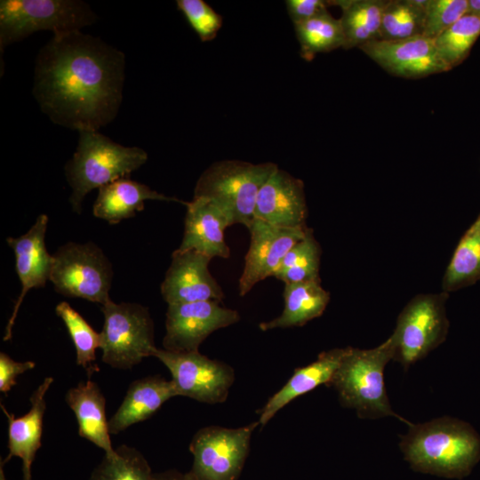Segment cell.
<instances>
[{
    "mask_svg": "<svg viewBox=\"0 0 480 480\" xmlns=\"http://www.w3.org/2000/svg\"><path fill=\"white\" fill-rule=\"evenodd\" d=\"M124 79V53L77 30L54 34L41 47L32 93L52 123L99 131L117 116Z\"/></svg>",
    "mask_w": 480,
    "mask_h": 480,
    "instance_id": "obj_1",
    "label": "cell"
},
{
    "mask_svg": "<svg viewBox=\"0 0 480 480\" xmlns=\"http://www.w3.org/2000/svg\"><path fill=\"white\" fill-rule=\"evenodd\" d=\"M399 446L412 469L444 477H463L480 457L475 433L449 417L410 425Z\"/></svg>",
    "mask_w": 480,
    "mask_h": 480,
    "instance_id": "obj_2",
    "label": "cell"
},
{
    "mask_svg": "<svg viewBox=\"0 0 480 480\" xmlns=\"http://www.w3.org/2000/svg\"><path fill=\"white\" fill-rule=\"evenodd\" d=\"M395 345L390 336L380 345L360 349L346 348V353L329 386L335 388L340 404L355 409L361 419L393 416L412 425L391 408L384 383V368L393 360Z\"/></svg>",
    "mask_w": 480,
    "mask_h": 480,
    "instance_id": "obj_3",
    "label": "cell"
},
{
    "mask_svg": "<svg viewBox=\"0 0 480 480\" xmlns=\"http://www.w3.org/2000/svg\"><path fill=\"white\" fill-rule=\"evenodd\" d=\"M75 153L65 166L72 192L73 211L80 212L85 196L139 169L148 160V153L139 147H125L98 131H81Z\"/></svg>",
    "mask_w": 480,
    "mask_h": 480,
    "instance_id": "obj_4",
    "label": "cell"
},
{
    "mask_svg": "<svg viewBox=\"0 0 480 480\" xmlns=\"http://www.w3.org/2000/svg\"><path fill=\"white\" fill-rule=\"evenodd\" d=\"M277 168L272 162H215L197 180L194 197L212 202L226 216L229 226L242 224L248 228L255 219L258 193Z\"/></svg>",
    "mask_w": 480,
    "mask_h": 480,
    "instance_id": "obj_5",
    "label": "cell"
},
{
    "mask_svg": "<svg viewBox=\"0 0 480 480\" xmlns=\"http://www.w3.org/2000/svg\"><path fill=\"white\" fill-rule=\"evenodd\" d=\"M98 20L82 0H1L0 52L35 32L54 34L81 30Z\"/></svg>",
    "mask_w": 480,
    "mask_h": 480,
    "instance_id": "obj_6",
    "label": "cell"
},
{
    "mask_svg": "<svg viewBox=\"0 0 480 480\" xmlns=\"http://www.w3.org/2000/svg\"><path fill=\"white\" fill-rule=\"evenodd\" d=\"M104 323L100 333L102 361L116 369L127 370L153 356L154 323L148 308L112 300L101 308Z\"/></svg>",
    "mask_w": 480,
    "mask_h": 480,
    "instance_id": "obj_7",
    "label": "cell"
},
{
    "mask_svg": "<svg viewBox=\"0 0 480 480\" xmlns=\"http://www.w3.org/2000/svg\"><path fill=\"white\" fill-rule=\"evenodd\" d=\"M447 299L448 293L444 292L418 294L398 315L391 334L395 345L393 360L404 370L445 340L449 329Z\"/></svg>",
    "mask_w": 480,
    "mask_h": 480,
    "instance_id": "obj_8",
    "label": "cell"
},
{
    "mask_svg": "<svg viewBox=\"0 0 480 480\" xmlns=\"http://www.w3.org/2000/svg\"><path fill=\"white\" fill-rule=\"evenodd\" d=\"M112 265L92 242H69L53 254L50 276L54 289L69 298H80L102 306L111 300Z\"/></svg>",
    "mask_w": 480,
    "mask_h": 480,
    "instance_id": "obj_9",
    "label": "cell"
},
{
    "mask_svg": "<svg viewBox=\"0 0 480 480\" xmlns=\"http://www.w3.org/2000/svg\"><path fill=\"white\" fill-rule=\"evenodd\" d=\"M259 421L228 428L208 426L193 436L189 451L192 474L198 480H236L247 458L252 435Z\"/></svg>",
    "mask_w": 480,
    "mask_h": 480,
    "instance_id": "obj_10",
    "label": "cell"
},
{
    "mask_svg": "<svg viewBox=\"0 0 480 480\" xmlns=\"http://www.w3.org/2000/svg\"><path fill=\"white\" fill-rule=\"evenodd\" d=\"M153 356L170 371L178 396L210 404L226 401L235 380L234 370L228 364L210 359L199 351L156 348Z\"/></svg>",
    "mask_w": 480,
    "mask_h": 480,
    "instance_id": "obj_11",
    "label": "cell"
},
{
    "mask_svg": "<svg viewBox=\"0 0 480 480\" xmlns=\"http://www.w3.org/2000/svg\"><path fill=\"white\" fill-rule=\"evenodd\" d=\"M240 320L239 313L212 300L168 305L164 349L172 352L198 351L213 332Z\"/></svg>",
    "mask_w": 480,
    "mask_h": 480,
    "instance_id": "obj_12",
    "label": "cell"
},
{
    "mask_svg": "<svg viewBox=\"0 0 480 480\" xmlns=\"http://www.w3.org/2000/svg\"><path fill=\"white\" fill-rule=\"evenodd\" d=\"M307 228H280L253 220L247 228L251 242L238 283L241 296L248 293L257 283L274 276L285 254L304 236Z\"/></svg>",
    "mask_w": 480,
    "mask_h": 480,
    "instance_id": "obj_13",
    "label": "cell"
},
{
    "mask_svg": "<svg viewBox=\"0 0 480 480\" xmlns=\"http://www.w3.org/2000/svg\"><path fill=\"white\" fill-rule=\"evenodd\" d=\"M361 49L388 73L404 78H421L449 71L440 59L434 39L425 36L403 40H373Z\"/></svg>",
    "mask_w": 480,
    "mask_h": 480,
    "instance_id": "obj_14",
    "label": "cell"
},
{
    "mask_svg": "<svg viewBox=\"0 0 480 480\" xmlns=\"http://www.w3.org/2000/svg\"><path fill=\"white\" fill-rule=\"evenodd\" d=\"M211 258L196 251L175 250L161 284L168 305L194 301L221 302L224 292L209 271Z\"/></svg>",
    "mask_w": 480,
    "mask_h": 480,
    "instance_id": "obj_15",
    "label": "cell"
},
{
    "mask_svg": "<svg viewBox=\"0 0 480 480\" xmlns=\"http://www.w3.org/2000/svg\"><path fill=\"white\" fill-rule=\"evenodd\" d=\"M48 216L40 214L29 230L19 237H8L6 242L15 255V268L21 284V292L5 327L4 340L12 339V327L20 307L30 289L44 287L52 270L53 255L45 246L44 238Z\"/></svg>",
    "mask_w": 480,
    "mask_h": 480,
    "instance_id": "obj_16",
    "label": "cell"
},
{
    "mask_svg": "<svg viewBox=\"0 0 480 480\" xmlns=\"http://www.w3.org/2000/svg\"><path fill=\"white\" fill-rule=\"evenodd\" d=\"M307 216L303 181L277 168L258 193L254 218L276 227L303 228Z\"/></svg>",
    "mask_w": 480,
    "mask_h": 480,
    "instance_id": "obj_17",
    "label": "cell"
},
{
    "mask_svg": "<svg viewBox=\"0 0 480 480\" xmlns=\"http://www.w3.org/2000/svg\"><path fill=\"white\" fill-rule=\"evenodd\" d=\"M184 234L180 251H196L211 259L228 258L230 250L225 240L229 227L223 212L205 198L193 197L186 204Z\"/></svg>",
    "mask_w": 480,
    "mask_h": 480,
    "instance_id": "obj_18",
    "label": "cell"
},
{
    "mask_svg": "<svg viewBox=\"0 0 480 480\" xmlns=\"http://www.w3.org/2000/svg\"><path fill=\"white\" fill-rule=\"evenodd\" d=\"M52 382V377L44 380L30 397V410L21 417L16 418L1 404V409L8 420L9 450L7 457L2 462L4 464L12 457L20 458L23 480H32L31 466L37 450L41 447L43 420L46 409L44 396Z\"/></svg>",
    "mask_w": 480,
    "mask_h": 480,
    "instance_id": "obj_19",
    "label": "cell"
},
{
    "mask_svg": "<svg viewBox=\"0 0 480 480\" xmlns=\"http://www.w3.org/2000/svg\"><path fill=\"white\" fill-rule=\"evenodd\" d=\"M178 396L172 380L148 376L132 382L119 408L108 420L110 434L116 435L130 426L146 420L172 397Z\"/></svg>",
    "mask_w": 480,
    "mask_h": 480,
    "instance_id": "obj_20",
    "label": "cell"
},
{
    "mask_svg": "<svg viewBox=\"0 0 480 480\" xmlns=\"http://www.w3.org/2000/svg\"><path fill=\"white\" fill-rule=\"evenodd\" d=\"M345 353L346 348L324 351L313 363L296 368L284 387L274 394L260 410L258 420L260 425L264 426L268 423L279 410L293 399L314 390L320 385H328Z\"/></svg>",
    "mask_w": 480,
    "mask_h": 480,
    "instance_id": "obj_21",
    "label": "cell"
},
{
    "mask_svg": "<svg viewBox=\"0 0 480 480\" xmlns=\"http://www.w3.org/2000/svg\"><path fill=\"white\" fill-rule=\"evenodd\" d=\"M147 200L178 202L184 205L187 204L176 197L158 193L145 184L122 178L99 188L92 212L95 217L115 225L141 212Z\"/></svg>",
    "mask_w": 480,
    "mask_h": 480,
    "instance_id": "obj_22",
    "label": "cell"
},
{
    "mask_svg": "<svg viewBox=\"0 0 480 480\" xmlns=\"http://www.w3.org/2000/svg\"><path fill=\"white\" fill-rule=\"evenodd\" d=\"M65 398L76 418L79 436L102 449L105 455L114 456L106 400L97 383L91 380L80 382L68 390Z\"/></svg>",
    "mask_w": 480,
    "mask_h": 480,
    "instance_id": "obj_23",
    "label": "cell"
},
{
    "mask_svg": "<svg viewBox=\"0 0 480 480\" xmlns=\"http://www.w3.org/2000/svg\"><path fill=\"white\" fill-rule=\"evenodd\" d=\"M284 308L282 314L259 324L261 331L277 328L303 326L324 312L330 293L321 285V281L285 284Z\"/></svg>",
    "mask_w": 480,
    "mask_h": 480,
    "instance_id": "obj_24",
    "label": "cell"
},
{
    "mask_svg": "<svg viewBox=\"0 0 480 480\" xmlns=\"http://www.w3.org/2000/svg\"><path fill=\"white\" fill-rule=\"evenodd\" d=\"M388 0H335L341 10L340 18L344 49L360 48L379 39L383 12Z\"/></svg>",
    "mask_w": 480,
    "mask_h": 480,
    "instance_id": "obj_25",
    "label": "cell"
},
{
    "mask_svg": "<svg viewBox=\"0 0 480 480\" xmlns=\"http://www.w3.org/2000/svg\"><path fill=\"white\" fill-rule=\"evenodd\" d=\"M480 281V214L460 237L446 267L442 292L449 293Z\"/></svg>",
    "mask_w": 480,
    "mask_h": 480,
    "instance_id": "obj_26",
    "label": "cell"
},
{
    "mask_svg": "<svg viewBox=\"0 0 480 480\" xmlns=\"http://www.w3.org/2000/svg\"><path fill=\"white\" fill-rule=\"evenodd\" d=\"M428 2L388 0L382 16L379 39L396 41L423 36Z\"/></svg>",
    "mask_w": 480,
    "mask_h": 480,
    "instance_id": "obj_27",
    "label": "cell"
},
{
    "mask_svg": "<svg viewBox=\"0 0 480 480\" xmlns=\"http://www.w3.org/2000/svg\"><path fill=\"white\" fill-rule=\"evenodd\" d=\"M300 56L311 61L318 53L344 48L345 39L340 19L328 10L302 23L294 25Z\"/></svg>",
    "mask_w": 480,
    "mask_h": 480,
    "instance_id": "obj_28",
    "label": "cell"
},
{
    "mask_svg": "<svg viewBox=\"0 0 480 480\" xmlns=\"http://www.w3.org/2000/svg\"><path fill=\"white\" fill-rule=\"evenodd\" d=\"M321 247L312 228L285 254L274 276L284 284L320 281Z\"/></svg>",
    "mask_w": 480,
    "mask_h": 480,
    "instance_id": "obj_29",
    "label": "cell"
},
{
    "mask_svg": "<svg viewBox=\"0 0 480 480\" xmlns=\"http://www.w3.org/2000/svg\"><path fill=\"white\" fill-rule=\"evenodd\" d=\"M480 36V18L467 13L435 41L440 59L450 69L460 65Z\"/></svg>",
    "mask_w": 480,
    "mask_h": 480,
    "instance_id": "obj_30",
    "label": "cell"
},
{
    "mask_svg": "<svg viewBox=\"0 0 480 480\" xmlns=\"http://www.w3.org/2000/svg\"><path fill=\"white\" fill-rule=\"evenodd\" d=\"M56 314L63 321L71 337L76 353V364L82 366L91 377L99 372L95 364L96 350L100 348V333L97 332L68 302H60Z\"/></svg>",
    "mask_w": 480,
    "mask_h": 480,
    "instance_id": "obj_31",
    "label": "cell"
},
{
    "mask_svg": "<svg viewBox=\"0 0 480 480\" xmlns=\"http://www.w3.org/2000/svg\"><path fill=\"white\" fill-rule=\"evenodd\" d=\"M153 477L154 473L142 453L122 444L116 448L114 456L104 455L89 480H153Z\"/></svg>",
    "mask_w": 480,
    "mask_h": 480,
    "instance_id": "obj_32",
    "label": "cell"
},
{
    "mask_svg": "<svg viewBox=\"0 0 480 480\" xmlns=\"http://www.w3.org/2000/svg\"><path fill=\"white\" fill-rule=\"evenodd\" d=\"M468 11V0H429L423 36L436 39Z\"/></svg>",
    "mask_w": 480,
    "mask_h": 480,
    "instance_id": "obj_33",
    "label": "cell"
},
{
    "mask_svg": "<svg viewBox=\"0 0 480 480\" xmlns=\"http://www.w3.org/2000/svg\"><path fill=\"white\" fill-rule=\"evenodd\" d=\"M178 9L202 42L211 41L222 26V17L203 0H177Z\"/></svg>",
    "mask_w": 480,
    "mask_h": 480,
    "instance_id": "obj_34",
    "label": "cell"
},
{
    "mask_svg": "<svg viewBox=\"0 0 480 480\" xmlns=\"http://www.w3.org/2000/svg\"><path fill=\"white\" fill-rule=\"evenodd\" d=\"M285 3L294 25L308 20L333 5L332 1L325 0H287Z\"/></svg>",
    "mask_w": 480,
    "mask_h": 480,
    "instance_id": "obj_35",
    "label": "cell"
},
{
    "mask_svg": "<svg viewBox=\"0 0 480 480\" xmlns=\"http://www.w3.org/2000/svg\"><path fill=\"white\" fill-rule=\"evenodd\" d=\"M36 366L35 362H17L7 354L0 353V391L7 393L16 385V378Z\"/></svg>",
    "mask_w": 480,
    "mask_h": 480,
    "instance_id": "obj_36",
    "label": "cell"
},
{
    "mask_svg": "<svg viewBox=\"0 0 480 480\" xmlns=\"http://www.w3.org/2000/svg\"><path fill=\"white\" fill-rule=\"evenodd\" d=\"M153 480H198L191 471L181 473L175 469L155 473Z\"/></svg>",
    "mask_w": 480,
    "mask_h": 480,
    "instance_id": "obj_37",
    "label": "cell"
},
{
    "mask_svg": "<svg viewBox=\"0 0 480 480\" xmlns=\"http://www.w3.org/2000/svg\"><path fill=\"white\" fill-rule=\"evenodd\" d=\"M468 13L480 18V0H468Z\"/></svg>",
    "mask_w": 480,
    "mask_h": 480,
    "instance_id": "obj_38",
    "label": "cell"
},
{
    "mask_svg": "<svg viewBox=\"0 0 480 480\" xmlns=\"http://www.w3.org/2000/svg\"><path fill=\"white\" fill-rule=\"evenodd\" d=\"M0 480H6L4 472L3 469V462L1 461V467H0Z\"/></svg>",
    "mask_w": 480,
    "mask_h": 480,
    "instance_id": "obj_39",
    "label": "cell"
}]
</instances>
